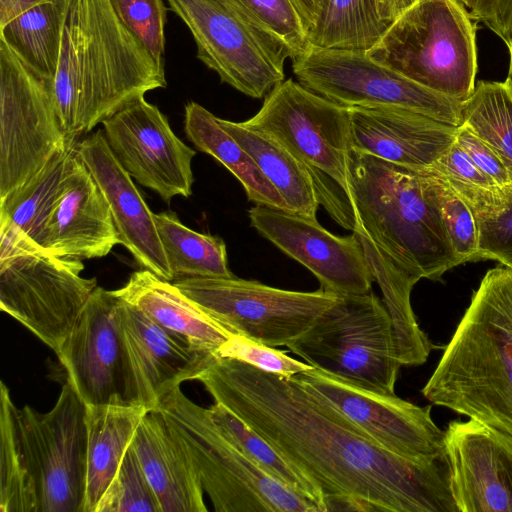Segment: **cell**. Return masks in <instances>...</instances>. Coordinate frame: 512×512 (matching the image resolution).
<instances>
[{"instance_id":"obj_7","label":"cell","mask_w":512,"mask_h":512,"mask_svg":"<svg viewBox=\"0 0 512 512\" xmlns=\"http://www.w3.org/2000/svg\"><path fill=\"white\" fill-rule=\"evenodd\" d=\"M458 0H421L367 54L414 82L465 101L477 73L476 25Z\"/></svg>"},{"instance_id":"obj_1","label":"cell","mask_w":512,"mask_h":512,"mask_svg":"<svg viewBox=\"0 0 512 512\" xmlns=\"http://www.w3.org/2000/svg\"><path fill=\"white\" fill-rule=\"evenodd\" d=\"M197 380L317 484L324 506L348 499L362 511L459 512L447 455L417 462L384 449L293 377L215 355Z\"/></svg>"},{"instance_id":"obj_10","label":"cell","mask_w":512,"mask_h":512,"mask_svg":"<svg viewBox=\"0 0 512 512\" xmlns=\"http://www.w3.org/2000/svg\"><path fill=\"white\" fill-rule=\"evenodd\" d=\"M286 347L313 368L347 383L395 394L402 364L392 319L373 291L338 295L335 303Z\"/></svg>"},{"instance_id":"obj_13","label":"cell","mask_w":512,"mask_h":512,"mask_svg":"<svg viewBox=\"0 0 512 512\" xmlns=\"http://www.w3.org/2000/svg\"><path fill=\"white\" fill-rule=\"evenodd\" d=\"M307 89L344 107L395 108L460 126L462 102L373 60L366 51L311 47L293 61Z\"/></svg>"},{"instance_id":"obj_26","label":"cell","mask_w":512,"mask_h":512,"mask_svg":"<svg viewBox=\"0 0 512 512\" xmlns=\"http://www.w3.org/2000/svg\"><path fill=\"white\" fill-rule=\"evenodd\" d=\"M146 411L141 406L86 405L87 456L83 512H95Z\"/></svg>"},{"instance_id":"obj_25","label":"cell","mask_w":512,"mask_h":512,"mask_svg":"<svg viewBox=\"0 0 512 512\" xmlns=\"http://www.w3.org/2000/svg\"><path fill=\"white\" fill-rule=\"evenodd\" d=\"M116 293L162 327L186 338L194 347L216 355L232 333L211 318L171 281L148 270L131 274Z\"/></svg>"},{"instance_id":"obj_32","label":"cell","mask_w":512,"mask_h":512,"mask_svg":"<svg viewBox=\"0 0 512 512\" xmlns=\"http://www.w3.org/2000/svg\"><path fill=\"white\" fill-rule=\"evenodd\" d=\"M208 413L225 437L263 472L288 489L315 503L325 512L321 489L306 474L283 457L269 442L221 403Z\"/></svg>"},{"instance_id":"obj_48","label":"cell","mask_w":512,"mask_h":512,"mask_svg":"<svg viewBox=\"0 0 512 512\" xmlns=\"http://www.w3.org/2000/svg\"><path fill=\"white\" fill-rule=\"evenodd\" d=\"M508 48H509V53H510V64H509V75H508V78L512 81V42L508 46Z\"/></svg>"},{"instance_id":"obj_19","label":"cell","mask_w":512,"mask_h":512,"mask_svg":"<svg viewBox=\"0 0 512 512\" xmlns=\"http://www.w3.org/2000/svg\"><path fill=\"white\" fill-rule=\"evenodd\" d=\"M119 298L117 317L127 368L128 403L153 410L182 382L197 380L214 354L197 349Z\"/></svg>"},{"instance_id":"obj_45","label":"cell","mask_w":512,"mask_h":512,"mask_svg":"<svg viewBox=\"0 0 512 512\" xmlns=\"http://www.w3.org/2000/svg\"><path fill=\"white\" fill-rule=\"evenodd\" d=\"M421 0H376L380 18L392 25L402 14Z\"/></svg>"},{"instance_id":"obj_4","label":"cell","mask_w":512,"mask_h":512,"mask_svg":"<svg viewBox=\"0 0 512 512\" xmlns=\"http://www.w3.org/2000/svg\"><path fill=\"white\" fill-rule=\"evenodd\" d=\"M421 392L512 436V268L486 272Z\"/></svg>"},{"instance_id":"obj_2","label":"cell","mask_w":512,"mask_h":512,"mask_svg":"<svg viewBox=\"0 0 512 512\" xmlns=\"http://www.w3.org/2000/svg\"><path fill=\"white\" fill-rule=\"evenodd\" d=\"M166 85L164 69L123 25L109 0H68L53 92L70 141Z\"/></svg>"},{"instance_id":"obj_41","label":"cell","mask_w":512,"mask_h":512,"mask_svg":"<svg viewBox=\"0 0 512 512\" xmlns=\"http://www.w3.org/2000/svg\"><path fill=\"white\" fill-rule=\"evenodd\" d=\"M457 144L465 150L478 169L497 186L512 185V173L496 151L467 127L457 129Z\"/></svg>"},{"instance_id":"obj_44","label":"cell","mask_w":512,"mask_h":512,"mask_svg":"<svg viewBox=\"0 0 512 512\" xmlns=\"http://www.w3.org/2000/svg\"><path fill=\"white\" fill-rule=\"evenodd\" d=\"M293 2L309 34L325 13L330 0H293Z\"/></svg>"},{"instance_id":"obj_16","label":"cell","mask_w":512,"mask_h":512,"mask_svg":"<svg viewBox=\"0 0 512 512\" xmlns=\"http://www.w3.org/2000/svg\"><path fill=\"white\" fill-rule=\"evenodd\" d=\"M102 124L110 150L137 183L168 204L191 195L196 151L176 136L157 106L141 96Z\"/></svg>"},{"instance_id":"obj_20","label":"cell","mask_w":512,"mask_h":512,"mask_svg":"<svg viewBox=\"0 0 512 512\" xmlns=\"http://www.w3.org/2000/svg\"><path fill=\"white\" fill-rule=\"evenodd\" d=\"M76 152L109 205L121 244L142 269L172 282L154 213L110 150L103 130L76 143Z\"/></svg>"},{"instance_id":"obj_47","label":"cell","mask_w":512,"mask_h":512,"mask_svg":"<svg viewBox=\"0 0 512 512\" xmlns=\"http://www.w3.org/2000/svg\"><path fill=\"white\" fill-rule=\"evenodd\" d=\"M492 432L498 441L504 455L507 472V483L512 506V436L495 430H492Z\"/></svg>"},{"instance_id":"obj_28","label":"cell","mask_w":512,"mask_h":512,"mask_svg":"<svg viewBox=\"0 0 512 512\" xmlns=\"http://www.w3.org/2000/svg\"><path fill=\"white\" fill-rule=\"evenodd\" d=\"M218 121L252 157L291 212L317 219L320 202L312 177L301 162L278 142L245 127L242 122L220 118Z\"/></svg>"},{"instance_id":"obj_23","label":"cell","mask_w":512,"mask_h":512,"mask_svg":"<svg viewBox=\"0 0 512 512\" xmlns=\"http://www.w3.org/2000/svg\"><path fill=\"white\" fill-rule=\"evenodd\" d=\"M445 448L459 512H512L504 455L490 428L473 419L452 421Z\"/></svg>"},{"instance_id":"obj_24","label":"cell","mask_w":512,"mask_h":512,"mask_svg":"<svg viewBox=\"0 0 512 512\" xmlns=\"http://www.w3.org/2000/svg\"><path fill=\"white\" fill-rule=\"evenodd\" d=\"M131 444L162 512L207 511L196 470L158 409L145 412Z\"/></svg>"},{"instance_id":"obj_38","label":"cell","mask_w":512,"mask_h":512,"mask_svg":"<svg viewBox=\"0 0 512 512\" xmlns=\"http://www.w3.org/2000/svg\"><path fill=\"white\" fill-rule=\"evenodd\" d=\"M237 1L263 28L288 47L292 61L310 50L307 29L293 0Z\"/></svg>"},{"instance_id":"obj_34","label":"cell","mask_w":512,"mask_h":512,"mask_svg":"<svg viewBox=\"0 0 512 512\" xmlns=\"http://www.w3.org/2000/svg\"><path fill=\"white\" fill-rule=\"evenodd\" d=\"M445 180L473 212L478 232L477 260H496L512 268V185L479 187Z\"/></svg>"},{"instance_id":"obj_40","label":"cell","mask_w":512,"mask_h":512,"mask_svg":"<svg viewBox=\"0 0 512 512\" xmlns=\"http://www.w3.org/2000/svg\"><path fill=\"white\" fill-rule=\"evenodd\" d=\"M216 356L235 359L284 377H292L313 368L304 361L288 356L285 351L277 350L276 347L261 344L238 334H232L218 349Z\"/></svg>"},{"instance_id":"obj_31","label":"cell","mask_w":512,"mask_h":512,"mask_svg":"<svg viewBox=\"0 0 512 512\" xmlns=\"http://www.w3.org/2000/svg\"><path fill=\"white\" fill-rule=\"evenodd\" d=\"M154 222L173 281L234 276L222 238L196 232L169 212L154 213Z\"/></svg>"},{"instance_id":"obj_6","label":"cell","mask_w":512,"mask_h":512,"mask_svg":"<svg viewBox=\"0 0 512 512\" xmlns=\"http://www.w3.org/2000/svg\"><path fill=\"white\" fill-rule=\"evenodd\" d=\"M242 124L275 140L301 162L312 177L320 204L338 224L354 230L347 107L288 79Z\"/></svg>"},{"instance_id":"obj_35","label":"cell","mask_w":512,"mask_h":512,"mask_svg":"<svg viewBox=\"0 0 512 512\" xmlns=\"http://www.w3.org/2000/svg\"><path fill=\"white\" fill-rule=\"evenodd\" d=\"M461 125L489 144L512 173V81H480L462 102Z\"/></svg>"},{"instance_id":"obj_11","label":"cell","mask_w":512,"mask_h":512,"mask_svg":"<svg viewBox=\"0 0 512 512\" xmlns=\"http://www.w3.org/2000/svg\"><path fill=\"white\" fill-rule=\"evenodd\" d=\"M189 28L197 57L220 80L260 99L284 81L291 52L263 28L237 0H167Z\"/></svg>"},{"instance_id":"obj_30","label":"cell","mask_w":512,"mask_h":512,"mask_svg":"<svg viewBox=\"0 0 512 512\" xmlns=\"http://www.w3.org/2000/svg\"><path fill=\"white\" fill-rule=\"evenodd\" d=\"M75 151L76 143L56 154L24 184L0 198V222L17 228L40 246Z\"/></svg>"},{"instance_id":"obj_3","label":"cell","mask_w":512,"mask_h":512,"mask_svg":"<svg viewBox=\"0 0 512 512\" xmlns=\"http://www.w3.org/2000/svg\"><path fill=\"white\" fill-rule=\"evenodd\" d=\"M86 404L67 381L54 407L14 405L0 385V512H83Z\"/></svg>"},{"instance_id":"obj_8","label":"cell","mask_w":512,"mask_h":512,"mask_svg":"<svg viewBox=\"0 0 512 512\" xmlns=\"http://www.w3.org/2000/svg\"><path fill=\"white\" fill-rule=\"evenodd\" d=\"M0 236V308L56 353L97 280L81 276L82 260L53 254L7 223Z\"/></svg>"},{"instance_id":"obj_21","label":"cell","mask_w":512,"mask_h":512,"mask_svg":"<svg viewBox=\"0 0 512 512\" xmlns=\"http://www.w3.org/2000/svg\"><path fill=\"white\" fill-rule=\"evenodd\" d=\"M117 244L121 242L109 205L75 151L40 247L83 260L106 256Z\"/></svg>"},{"instance_id":"obj_43","label":"cell","mask_w":512,"mask_h":512,"mask_svg":"<svg viewBox=\"0 0 512 512\" xmlns=\"http://www.w3.org/2000/svg\"><path fill=\"white\" fill-rule=\"evenodd\" d=\"M470 16L482 22L507 45L512 42V0H458Z\"/></svg>"},{"instance_id":"obj_18","label":"cell","mask_w":512,"mask_h":512,"mask_svg":"<svg viewBox=\"0 0 512 512\" xmlns=\"http://www.w3.org/2000/svg\"><path fill=\"white\" fill-rule=\"evenodd\" d=\"M248 214L251 226L310 270L324 290L336 295L371 291L372 271L354 232L350 236H336L317 219L262 205H255Z\"/></svg>"},{"instance_id":"obj_22","label":"cell","mask_w":512,"mask_h":512,"mask_svg":"<svg viewBox=\"0 0 512 512\" xmlns=\"http://www.w3.org/2000/svg\"><path fill=\"white\" fill-rule=\"evenodd\" d=\"M347 108L353 151L413 170L433 164L456 140L458 126L417 112Z\"/></svg>"},{"instance_id":"obj_36","label":"cell","mask_w":512,"mask_h":512,"mask_svg":"<svg viewBox=\"0 0 512 512\" xmlns=\"http://www.w3.org/2000/svg\"><path fill=\"white\" fill-rule=\"evenodd\" d=\"M427 197L436 208L460 264L477 260L478 232L466 200L440 175L418 169Z\"/></svg>"},{"instance_id":"obj_5","label":"cell","mask_w":512,"mask_h":512,"mask_svg":"<svg viewBox=\"0 0 512 512\" xmlns=\"http://www.w3.org/2000/svg\"><path fill=\"white\" fill-rule=\"evenodd\" d=\"M349 168L355 228L396 267L419 281L460 265L418 171L353 150Z\"/></svg>"},{"instance_id":"obj_29","label":"cell","mask_w":512,"mask_h":512,"mask_svg":"<svg viewBox=\"0 0 512 512\" xmlns=\"http://www.w3.org/2000/svg\"><path fill=\"white\" fill-rule=\"evenodd\" d=\"M68 0H49L24 11L0 27V41L30 69L54 81Z\"/></svg>"},{"instance_id":"obj_33","label":"cell","mask_w":512,"mask_h":512,"mask_svg":"<svg viewBox=\"0 0 512 512\" xmlns=\"http://www.w3.org/2000/svg\"><path fill=\"white\" fill-rule=\"evenodd\" d=\"M389 27L380 18L376 0H330L308 40L311 47L367 52Z\"/></svg>"},{"instance_id":"obj_14","label":"cell","mask_w":512,"mask_h":512,"mask_svg":"<svg viewBox=\"0 0 512 512\" xmlns=\"http://www.w3.org/2000/svg\"><path fill=\"white\" fill-rule=\"evenodd\" d=\"M74 144L62 129L53 81L30 69L0 41V198Z\"/></svg>"},{"instance_id":"obj_9","label":"cell","mask_w":512,"mask_h":512,"mask_svg":"<svg viewBox=\"0 0 512 512\" xmlns=\"http://www.w3.org/2000/svg\"><path fill=\"white\" fill-rule=\"evenodd\" d=\"M158 409L186 450L216 512H320L312 501L263 472L180 387Z\"/></svg>"},{"instance_id":"obj_46","label":"cell","mask_w":512,"mask_h":512,"mask_svg":"<svg viewBox=\"0 0 512 512\" xmlns=\"http://www.w3.org/2000/svg\"><path fill=\"white\" fill-rule=\"evenodd\" d=\"M49 0H0V27L24 11Z\"/></svg>"},{"instance_id":"obj_42","label":"cell","mask_w":512,"mask_h":512,"mask_svg":"<svg viewBox=\"0 0 512 512\" xmlns=\"http://www.w3.org/2000/svg\"><path fill=\"white\" fill-rule=\"evenodd\" d=\"M443 178L470 186H497L474 164L469 155L455 141L433 164L426 168Z\"/></svg>"},{"instance_id":"obj_15","label":"cell","mask_w":512,"mask_h":512,"mask_svg":"<svg viewBox=\"0 0 512 512\" xmlns=\"http://www.w3.org/2000/svg\"><path fill=\"white\" fill-rule=\"evenodd\" d=\"M292 377L384 449L417 462L446 456L445 431L433 421L431 406L366 390L316 368Z\"/></svg>"},{"instance_id":"obj_37","label":"cell","mask_w":512,"mask_h":512,"mask_svg":"<svg viewBox=\"0 0 512 512\" xmlns=\"http://www.w3.org/2000/svg\"><path fill=\"white\" fill-rule=\"evenodd\" d=\"M95 512H162L131 443Z\"/></svg>"},{"instance_id":"obj_12","label":"cell","mask_w":512,"mask_h":512,"mask_svg":"<svg viewBox=\"0 0 512 512\" xmlns=\"http://www.w3.org/2000/svg\"><path fill=\"white\" fill-rule=\"evenodd\" d=\"M173 283L230 333L270 347L295 341L338 298L323 288L291 291L236 276L188 278Z\"/></svg>"},{"instance_id":"obj_39","label":"cell","mask_w":512,"mask_h":512,"mask_svg":"<svg viewBox=\"0 0 512 512\" xmlns=\"http://www.w3.org/2000/svg\"><path fill=\"white\" fill-rule=\"evenodd\" d=\"M123 25L138 39L155 63L164 69L167 8L164 0H109Z\"/></svg>"},{"instance_id":"obj_17","label":"cell","mask_w":512,"mask_h":512,"mask_svg":"<svg viewBox=\"0 0 512 512\" xmlns=\"http://www.w3.org/2000/svg\"><path fill=\"white\" fill-rule=\"evenodd\" d=\"M119 300L115 290L97 286L56 352L67 381L86 405H129Z\"/></svg>"},{"instance_id":"obj_27","label":"cell","mask_w":512,"mask_h":512,"mask_svg":"<svg viewBox=\"0 0 512 512\" xmlns=\"http://www.w3.org/2000/svg\"><path fill=\"white\" fill-rule=\"evenodd\" d=\"M184 130L198 150L215 158L238 179L249 201L291 212L252 157L222 128L218 117L191 101L185 105Z\"/></svg>"}]
</instances>
